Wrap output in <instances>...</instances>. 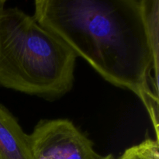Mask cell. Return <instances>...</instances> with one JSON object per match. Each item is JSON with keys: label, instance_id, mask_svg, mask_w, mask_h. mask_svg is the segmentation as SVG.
Returning <instances> with one entry per match:
<instances>
[{"label": "cell", "instance_id": "cell-7", "mask_svg": "<svg viewBox=\"0 0 159 159\" xmlns=\"http://www.w3.org/2000/svg\"><path fill=\"white\" fill-rule=\"evenodd\" d=\"M6 2L5 0H0V8L2 7V6H5V4H6Z\"/></svg>", "mask_w": 159, "mask_h": 159}, {"label": "cell", "instance_id": "cell-3", "mask_svg": "<svg viewBox=\"0 0 159 159\" xmlns=\"http://www.w3.org/2000/svg\"><path fill=\"white\" fill-rule=\"evenodd\" d=\"M34 159H100L93 142L68 119L40 120L29 134Z\"/></svg>", "mask_w": 159, "mask_h": 159}, {"label": "cell", "instance_id": "cell-6", "mask_svg": "<svg viewBox=\"0 0 159 159\" xmlns=\"http://www.w3.org/2000/svg\"><path fill=\"white\" fill-rule=\"evenodd\" d=\"M100 159H116L113 155H107L106 156H102Z\"/></svg>", "mask_w": 159, "mask_h": 159}, {"label": "cell", "instance_id": "cell-4", "mask_svg": "<svg viewBox=\"0 0 159 159\" xmlns=\"http://www.w3.org/2000/svg\"><path fill=\"white\" fill-rule=\"evenodd\" d=\"M0 159H34L29 134L16 118L0 103Z\"/></svg>", "mask_w": 159, "mask_h": 159}, {"label": "cell", "instance_id": "cell-2", "mask_svg": "<svg viewBox=\"0 0 159 159\" xmlns=\"http://www.w3.org/2000/svg\"><path fill=\"white\" fill-rule=\"evenodd\" d=\"M77 57L34 16L0 8V87L55 100L73 88Z\"/></svg>", "mask_w": 159, "mask_h": 159}, {"label": "cell", "instance_id": "cell-1", "mask_svg": "<svg viewBox=\"0 0 159 159\" xmlns=\"http://www.w3.org/2000/svg\"><path fill=\"white\" fill-rule=\"evenodd\" d=\"M158 0H36L34 17L102 79L132 92L158 139Z\"/></svg>", "mask_w": 159, "mask_h": 159}, {"label": "cell", "instance_id": "cell-5", "mask_svg": "<svg viewBox=\"0 0 159 159\" xmlns=\"http://www.w3.org/2000/svg\"><path fill=\"white\" fill-rule=\"evenodd\" d=\"M119 159H159L158 140L146 138L142 142L126 149Z\"/></svg>", "mask_w": 159, "mask_h": 159}]
</instances>
